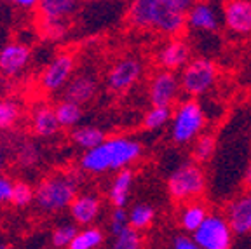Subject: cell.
I'll return each mask as SVG.
<instances>
[{"label":"cell","mask_w":251,"mask_h":249,"mask_svg":"<svg viewBox=\"0 0 251 249\" xmlns=\"http://www.w3.org/2000/svg\"><path fill=\"white\" fill-rule=\"evenodd\" d=\"M190 7V0H134L127 9V18L138 28L176 35L187 25Z\"/></svg>","instance_id":"6da1fadb"},{"label":"cell","mask_w":251,"mask_h":249,"mask_svg":"<svg viewBox=\"0 0 251 249\" xmlns=\"http://www.w3.org/2000/svg\"><path fill=\"white\" fill-rule=\"evenodd\" d=\"M141 145L124 136L105 140L98 148L89 150L80 159V168L91 174H101L108 171H124L131 162L140 157Z\"/></svg>","instance_id":"7a4b0ae2"},{"label":"cell","mask_w":251,"mask_h":249,"mask_svg":"<svg viewBox=\"0 0 251 249\" xmlns=\"http://www.w3.org/2000/svg\"><path fill=\"white\" fill-rule=\"evenodd\" d=\"M78 176L75 173H54L47 176L35 188V204L44 213L67 209L77 197Z\"/></svg>","instance_id":"3957f363"},{"label":"cell","mask_w":251,"mask_h":249,"mask_svg":"<svg viewBox=\"0 0 251 249\" xmlns=\"http://www.w3.org/2000/svg\"><path fill=\"white\" fill-rule=\"evenodd\" d=\"M204 127V112L194 100H187L176 108L171 121V136L176 143H190Z\"/></svg>","instance_id":"277c9868"},{"label":"cell","mask_w":251,"mask_h":249,"mask_svg":"<svg viewBox=\"0 0 251 249\" xmlns=\"http://www.w3.org/2000/svg\"><path fill=\"white\" fill-rule=\"evenodd\" d=\"M168 190L175 200H190L204 190V173L194 162L176 168L168 178Z\"/></svg>","instance_id":"5b68a950"},{"label":"cell","mask_w":251,"mask_h":249,"mask_svg":"<svg viewBox=\"0 0 251 249\" xmlns=\"http://www.w3.org/2000/svg\"><path fill=\"white\" fill-rule=\"evenodd\" d=\"M232 235L234 232L225 216L208 214L197 232H194V241L201 249H230Z\"/></svg>","instance_id":"8992f818"},{"label":"cell","mask_w":251,"mask_h":249,"mask_svg":"<svg viewBox=\"0 0 251 249\" xmlns=\"http://www.w3.org/2000/svg\"><path fill=\"white\" fill-rule=\"evenodd\" d=\"M215 78L216 68L209 59H194L185 66L181 74V89L190 96H199L215 84Z\"/></svg>","instance_id":"52a82bcc"},{"label":"cell","mask_w":251,"mask_h":249,"mask_svg":"<svg viewBox=\"0 0 251 249\" xmlns=\"http://www.w3.org/2000/svg\"><path fill=\"white\" fill-rule=\"evenodd\" d=\"M74 56L68 52L58 54L40 75V87L47 93H54V91L67 87V84L74 77Z\"/></svg>","instance_id":"ba28073f"},{"label":"cell","mask_w":251,"mask_h":249,"mask_svg":"<svg viewBox=\"0 0 251 249\" xmlns=\"http://www.w3.org/2000/svg\"><path fill=\"white\" fill-rule=\"evenodd\" d=\"M141 70H143V66L138 59L124 58L110 68L108 75H106V84L115 93H122V91L129 89L140 78Z\"/></svg>","instance_id":"9c48e42d"},{"label":"cell","mask_w":251,"mask_h":249,"mask_svg":"<svg viewBox=\"0 0 251 249\" xmlns=\"http://www.w3.org/2000/svg\"><path fill=\"white\" fill-rule=\"evenodd\" d=\"M150 101L157 108H171L178 94V78L173 72H159L150 84Z\"/></svg>","instance_id":"30bf717a"},{"label":"cell","mask_w":251,"mask_h":249,"mask_svg":"<svg viewBox=\"0 0 251 249\" xmlns=\"http://www.w3.org/2000/svg\"><path fill=\"white\" fill-rule=\"evenodd\" d=\"M30 47L21 42L5 44L0 49V74L4 77H16L26 68L30 61Z\"/></svg>","instance_id":"8fae6325"},{"label":"cell","mask_w":251,"mask_h":249,"mask_svg":"<svg viewBox=\"0 0 251 249\" xmlns=\"http://www.w3.org/2000/svg\"><path fill=\"white\" fill-rule=\"evenodd\" d=\"M224 20L228 30L239 35H251V2L230 0L224 4Z\"/></svg>","instance_id":"7c38bea8"},{"label":"cell","mask_w":251,"mask_h":249,"mask_svg":"<svg viewBox=\"0 0 251 249\" xmlns=\"http://www.w3.org/2000/svg\"><path fill=\"white\" fill-rule=\"evenodd\" d=\"M227 222L234 234H250L251 232V194H244L234 199L227 207Z\"/></svg>","instance_id":"4fadbf2b"},{"label":"cell","mask_w":251,"mask_h":249,"mask_svg":"<svg viewBox=\"0 0 251 249\" xmlns=\"http://www.w3.org/2000/svg\"><path fill=\"white\" fill-rule=\"evenodd\" d=\"M98 82L91 74H77L65 87V100L77 105H86L96 96Z\"/></svg>","instance_id":"5bb4252c"},{"label":"cell","mask_w":251,"mask_h":249,"mask_svg":"<svg viewBox=\"0 0 251 249\" xmlns=\"http://www.w3.org/2000/svg\"><path fill=\"white\" fill-rule=\"evenodd\" d=\"M188 56H190V49L183 40H169L168 44L159 49L157 52V61L162 66V70L173 72L178 70L181 66H185L188 63Z\"/></svg>","instance_id":"9a60e30c"},{"label":"cell","mask_w":251,"mask_h":249,"mask_svg":"<svg viewBox=\"0 0 251 249\" xmlns=\"http://www.w3.org/2000/svg\"><path fill=\"white\" fill-rule=\"evenodd\" d=\"M187 25L197 31H215L220 26L218 12L211 4L206 2L192 4L187 12Z\"/></svg>","instance_id":"2e32d148"},{"label":"cell","mask_w":251,"mask_h":249,"mask_svg":"<svg viewBox=\"0 0 251 249\" xmlns=\"http://www.w3.org/2000/svg\"><path fill=\"white\" fill-rule=\"evenodd\" d=\"M100 209H101V200L98 195L82 194L77 195L70 206L72 218L80 225H91L94 220L98 218Z\"/></svg>","instance_id":"e0dca14e"},{"label":"cell","mask_w":251,"mask_h":249,"mask_svg":"<svg viewBox=\"0 0 251 249\" xmlns=\"http://www.w3.org/2000/svg\"><path fill=\"white\" fill-rule=\"evenodd\" d=\"M77 7L78 2L75 0H42L39 4L40 20L67 23V20L77 11Z\"/></svg>","instance_id":"ac0fdd59"},{"label":"cell","mask_w":251,"mask_h":249,"mask_svg":"<svg viewBox=\"0 0 251 249\" xmlns=\"http://www.w3.org/2000/svg\"><path fill=\"white\" fill-rule=\"evenodd\" d=\"M31 129L35 132L37 136L40 138H51L54 136L56 132L61 129L58 122V117H56L54 108L47 105L37 106L33 115H31Z\"/></svg>","instance_id":"d6986e66"},{"label":"cell","mask_w":251,"mask_h":249,"mask_svg":"<svg viewBox=\"0 0 251 249\" xmlns=\"http://www.w3.org/2000/svg\"><path fill=\"white\" fill-rule=\"evenodd\" d=\"M131 187H133V171L129 169H124L121 171L112 181V187H110L108 197L110 202L114 204L115 207H121L124 209L127 200H129Z\"/></svg>","instance_id":"ffe728a7"},{"label":"cell","mask_w":251,"mask_h":249,"mask_svg":"<svg viewBox=\"0 0 251 249\" xmlns=\"http://www.w3.org/2000/svg\"><path fill=\"white\" fill-rule=\"evenodd\" d=\"M72 141L77 147L84 148L86 152L98 148L101 143H105V132L98 127H91V125H84V127H75L70 134Z\"/></svg>","instance_id":"44dd1931"},{"label":"cell","mask_w":251,"mask_h":249,"mask_svg":"<svg viewBox=\"0 0 251 249\" xmlns=\"http://www.w3.org/2000/svg\"><path fill=\"white\" fill-rule=\"evenodd\" d=\"M14 160L21 169H31L40 162V148L30 140L14 143Z\"/></svg>","instance_id":"7402d4cb"},{"label":"cell","mask_w":251,"mask_h":249,"mask_svg":"<svg viewBox=\"0 0 251 249\" xmlns=\"http://www.w3.org/2000/svg\"><path fill=\"white\" fill-rule=\"evenodd\" d=\"M206 218H208L206 207L199 202H190L181 209V214H180L181 228L194 234V232H197V228L202 225Z\"/></svg>","instance_id":"603a6c76"},{"label":"cell","mask_w":251,"mask_h":249,"mask_svg":"<svg viewBox=\"0 0 251 249\" xmlns=\"http://www.w3.org/2000/svg\"><path fill=\"white\" fill-rule=\"evenodd\" d=\"M56 117H58V122L61 127H74L80 122L82 119V108L77 103H72L63 100L58 105L54 106Z\"/></svg>","instance_id":"cb8c5ba5"},{"label":"cell","mask_w":251,"mask_h":249,"mask_svg":"<svg viewBox=\"0 0 251 249\" xmlns=\"http://www.w3.org/2000/svg\"><path fill=\"white\" fill-rule=\"evenodd\" d=\"M21 119V105L16 100H0V131H9Z\"/></svg>","instance_id":"d4e9b609"},{"label":"cell","mask_w":251,"mask_h":249,"mask_svg":"<svg viewBox=\"0 0 251 249\" xmlns=\"http://www.w3.org/2000/svg\"><path fill=\"white\" fill-rule=\"evenodd\" d=\"M103 244V232L96 226L78 230L77 237L74 239L68 249H98Z\"/></svg>","instance_id":"484cf974"},{"label":"cell","mask_w":251,"mask_h":249,"mask_svg":"<svg viewBox=\"0 0 251 249\" xmlns=\"http://www.w3.org/2000/svg\"><path fill=\"white\" fill-rule=\"evenodd\" d=\"M155 211L149 204H136L129 211V226L134 230H143L153 222Z\"/></svg>","instance_id":"4316f807"},{"label":"cell","mask_w":251,"mask_h":249,"mask_svg":"<svg viewBox=\"0 0 251 249\" xmlns=\"http://www.w3.org/2000/svg\"><path fill=\"white\" fill-rule=\"evenodd\" d=\"M77 234H78V228L74 223H63V225L56 226V228L52 230L51 242L56 249L70 248L74 239L77 237Z\"/></svg>","instance_id":"83f0119b"},{"label":"cell","mask_w":251,"mask_h":249,"mask_svg":"<svg viewBox=\"0 0 251 249\" xmlns=\"http://www.w3.org/2000/svg\"><path fill=\"white\" fill-rule=\"evenodd\" d=\"M141 248H143V242H141V235L138 234V230L127 226L122 234L115 235L110 249H141Z\"/></svg>","instance_id":"f1b7e54d"},{"label":"cell","mask_w":251,"mask_h":249,"mask_svg":"<svg viewBox=\"0 0 251 249\" xmlns=\"http://www.w3.org/2000/svg\"><path fill=\"white\" fill-rule=\"evenodd\" d=\"M33 200H35V188L31 187L30 183H25V181H18V183H14L11 202L14 204L16 207L30 206Z\"/></svg>","instance_id":"f546056e"},{"label":"cell","mask_w":251,"mask_h":249,"mask_svg":"<svg viewBox=\"0 0 251 249\" xmlns=\"http://www.w3.org/2000/svg\"><path fill=\"white\" fill-rule=\"evenodd\" d=\"M169 121H171V110L152 106V108L147 112L145 119H143V125H145V129L155 131V129L164 127Z\"/></svg>","instance_id":"4dcf8cb0"},{"label":"cell","mask_w":251,"mask_h":249,"mask_svg":"<svg viewBox=\"0 0 251 249\" xmlns=\"http://www.w3.org/2000/svg\"><path fill=\"white\" fill-rule=\"evenodd\" d=\"M216 148V141L211 134H202L197 138L196 147H194V159L196 162H208L213 157Z\"/></svg>","instance_id":"1f68e13d"},{"label":"cell","mask_w":251,"mask_h":249,"mask_svg":"<svg viewBox=\"0 0 251 249\" xmlns=\"http://www.w3.org/2000/svg\"><path fill=\"white\" fill-rule=\"evenodd\" d=\"M127 226H129V214L126 213V209L115 207L112 216H110V232H112V235L115 237V235L122 234Z\"/></svg>","instance_id":"d6a6232c"},{"label":"cell","mask_w":251,"mask_h":249,"mask_svg":"<svg viewBox=\"0 0 251 249\" xmlns=\"http://www.w3.org/2000/svg\"><path fill=\"white\" fill-rule=\"evenodd\" d=\"M40 30L46 39L58 40L63 39L67 33V23H59V21H44L40 20Z\"/></svg>","instance_id":"836d02e7"},{"label":"cell","mask_w":251,"mask_h":249,"mask_svg":"<svg viewBox=\"0 0 251 249\" xmlns=\"http://www.w3.org/2000/svg\"><path fill=\"white\" fill-rule=\"evenodd\" d=\"M14 183L5 176H0V202H11Z\"/></svg>","instance_id":"e575fe53"},{"label":"cell","mask_w":251,"mask_h":249,"mask_svg":"<svg viewBox=\"0 0 251 249\" xmlns=\"http://www.w3.org/2000/svg\"><path fill=\"white\" fill-rule=\"evenodd\" d=\"M173 249H201L196 244V241L190 237H185V235H178L175 241H173Z\"/></svg>","instance_id":"d590c367"},{"label":"cell","mask_w":251,"mask_h":249,"mask_svg":"<svg viewBox=\"0 0 251 249\" xmlns=\"http://www.w3.org/2000/svg\"><path fill=\"white\" fill-rule=\"evenodd\" d=\"M7 157H9V147L4 140H0V173L4 171L5 164H7Z\"/></svg>","instance_id":"8d00e7d4"},{"label":"cell","mask_w":251,"mask_h":249,"mask_svg":"<svg viewBox=\"0 0 251 249\" xmlns=\"http://www.w3.org/2000/svg\"><path fill=\"white\" fill-rule=\"evenodd\" d=\"M39 0H16L14 5L16 7H23V9H31V7H39Z\"/></svg>","instance_id":"74e56055"},{"label":"cell","mask_w":251,"mask_h":249,"mask_svg":"<svg viewBox=\"0 0 251 249\" xmlns=\"http://www.w3.org/2000/svg\"><path fill=\"white\" fill-rule=\"evenodd\" d=\"M0 249H12V246L9 244L7 241H4V239L0 237Z\"/></svg>","instance_id":"f35d334b"},{"label":"cell","mask_w":251,"mask_h":249,"mask_svg":"<svg viewBox=\"0 0 251 249\" xmlns=\"http://www.w3.org/2000/svg\"><path fill=\"white\" fill-rule=\"evenodd\" d=\"M244 181H246V185H250V187H251V164H250V168H248V171H246V178H244Z\"/></svg>","instance_id":"ab89813d"}]
</instances>
